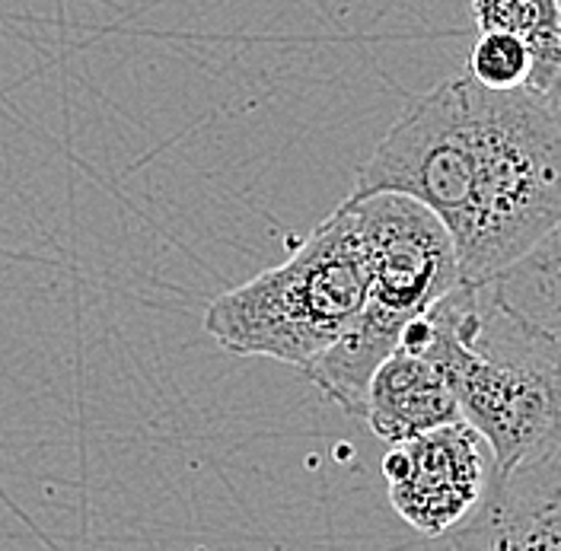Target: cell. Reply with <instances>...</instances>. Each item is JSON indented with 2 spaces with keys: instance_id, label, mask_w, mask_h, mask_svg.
<instances>
[{
  "instance_id": "9c48e42d",
  "label": "cell",
  "mask_w": 561,
  "mask_h": 551,
  "mask_svg": "<svg viewBox=\"0 0 561 551\" xmlns=\"http://www.w3.org/2000/svg\"><path fill=\"white\" fill-rule=\"evenodd\" d=\"M491 284L511 310L561 345V223Z\"/></svg>"
},
{
  "instance_id": "8992f818",
  "label": "cell",
  "mask_w": 561,
  "mask_h": 551,
  "mask_svg": "<svg viewBox=\"0 0 561 551\" xmlns=\"http://www.w3.org/2000/svg\"><path fill=\"white\" fill-rule=\"evenodd\" d=\"M450 536L456 551H561V449L491 472L479 507Z\"/></svg>"
},
{
  "instance_id": "7a4b0ae2",
  "label": "cell",
  "mask_w": 561,
  "mask_h": 551,
  "mask_svg": "<svg viewBox=\"0 0 561 551\" xmlns=\"http://www.w3.org/2000/svg\"><path fill=\"white\" fill-rule=\"evenodd\" d=\"M399 345L427 354L459 417L489 444L491 472L561 449V345L526 322L494 284H456L405 325Z\"/></svg>"
},
{
  "instance_id": "6da1fadb",
  "label": "cell",
  "mask_w": 561,
  "mask_h": 551,
  "mask_svg": "<svg viewBox=\"0 0 561 551\" xmlns=\"http://www.w3.org/2000/svg\"><path fill=\"white\" fill-rule=\"evenodd\" d=\"M399 192L450 233L459 284L507 272L561 223V128L529 90L469 73L412 100L360 163L354 195Z\"/></svg>"
},
{
  "instance_id": "52a82bcc",
  "label": "cell",
  "mask_w": 561,
  "mask_h": 551,
  "mask_svg": "<svg viewBox=\"0 0 561 551\" xmlns=\"http://www.w3.org/2000/svg\"><path fill=\"white\" fill-rule=\"evenodd\" d=\"M360 421L392 447L462 417L440 367L419 347L399 345L374 370Z\"/></svg>"
},
{
  "instance_id": "3957f363",
  "label": "cell",
  "mask_w": 561,
  "mask_h": 551,
  "mask_svg": "<svg viewBox=\"0 0 561 551\" xmlns=\"http://www.w3.org/2000/svg\"><path fill=\"white\" fill-rule=\"evenodd\" d=\"M370 255L345 198L280 265L224 290L205 310V332L240 357L307 370L367 307Z\"/></svg>"
},
{
  "instance_id": "30bf717a",
  "label": "cell",
  "mask_w": 561,
  "mask_h": 551,
  "mask_svg": "<svg viewBox=\"0 0 561 551\" xmlns=\"http://www.w3.org/2000/svg\"><path fill=\"white\" fill-rule=\"evenodd\" d=\"M533 70V55L524 38L511 33H479L469 55V77L494 93L524 90Z\"/></svg>"
},
{
  "instance_id": "5b68a950",
  "label": "cell",
  "mask_w": 561,
  "mask_h": 551,
  "mask_svg": "<svg viewBox=\"0 0 561 551\" xmlns=\"http://www.w3.org/2000/svg\"><path fill=\"white\" fill-rule=\"evenodd\" d=\"M389 504L421 536H450L479 507L491 479L489 444L454 421L392 444L383 456Z\"/></svg>"
},
{
  "instance_id": "ba28073f",
  "label": "cell",
  "mask_w": 561,
  "mask_h": 551,
  "mask_svg": "<svg viewBox=\"0 0 561 551\" xmlns=\"http://www.w3.org/2000/svg\"><path fill=\"white\" fill-rule=\"evenodd\" d=\"M479 33L524 38L533 70L524 90L546 100L561 70V0H469Z\"/></svg>"
},
{
  "instance_id": "277c9868",
  "label": "cell",
  "mask_w": 561,
  "mask_h": 551,
  "mask_svg": "<svg viewBox=\"0 0 561 551\" xmlns=\"http://www.w3.org/2000/svg\"><path fill=\"white\" fill-rule=\"evenodd\" d=\"M370 255V294L360 319L402 335L459 284L454 242L444 223L409 195H348Z\"/></svg>"
}]
</instances>
